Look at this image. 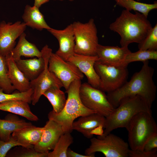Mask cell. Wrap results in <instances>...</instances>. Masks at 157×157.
Returning a JSON list of instances; mask_svg holds the SVG:
<instances>
[{"mask_svg": "<svg viewBox=\"0 0 157 157\" xmlns=\"http://www.w3.org/2000/svg\"><path fill=\"white\" fill-rule=\"evenodd\" d=\"M141 69L133 74L129 81L112 92L107 93V97L114 108L123 98L139 95L151 108L155 99L157 87L153 80L154 69L149 60L144 62Z\"/></svg>", "mask_w": 157, "mask_h": 157, "instance_id": "1", "label": "cell"}, {"mask_svg": "<svg viewBox=\"0 0 157 157\" xmlns=\"http://www.w3.org/2000/svg\"><path fill=\"white\" fill-rule=\"evenodd\" d=\"M152 27L147 17L143 14L136 11L132 13L126 9L109 27L111 30L119 35L122 47H128L133 43H140Z\"/></svg>", "mask_w": 157, "mask_h": 157, "instance_id": "2", "label": "cell"}, {"mask_svg": "<svg viewBox=\"0 0 157 157\" xmlns=\"http://www.w3.org/2000/svg\"><path fill=\"white\" fill-rule=\"evenodd\" d=\"M81 80L73 81L66 90L67 98L62 110L57 113L52 110L48 114L49 119L53 120L60 125L64 133L72 132L73 123L77 118L96 113L85 107L81 101L79 93Z\"/></svg>", "mask_w": 157, "mask_h": 157, "instance_id": "3", "label": "cell"}, {"mask_svg": "<svg viewBox=\"0 0 157 157\" xmlns=\"http://www.w3.org/2000/svg\"><path fill=\"white\" fill-rule=\"evenodd\" d=\"M141 112L152 114L151 108L144 100L138 95L124 98L120 101L110 114L106 118L105 130L101 136H106L114 129L126 128L133 117Z\"/></svg>", "mask_w": 157, "mask_h": 157, "instance_id": "4", "label": "cell"}, {"mask_svg": "<svg viewBox=\"0 0 157 157\" xmlns=\"http://www.w3.org/2000/svg\"><path fill=\"white\" fill-rule=\"evenodd\" d=\"M126 129L129 147L133 151L143 150L147 140L157 133V125L152 114L145 112L135 115Z\"/></svg>", "mask_w": 157, "mask_h": 157, "instance_id": "5", "label": "cell"}, {"mask_svg": "<svg viewBox=\"0 0 157 157\" xmlns=\"http://www.w3.org/2000/svg\"><path fill=\"white\" fill-rule=\"evenodd\" d=\"M72 24L75 38V53L85 56H96L99 44L94 19H91L85 23L75 22Z\"/></svg>", "mask_w": 157, "mask_h": 157, "instance_id": "6", "label": "cell"}, {"mask_svg": "<svg viewBox=\"0 0 157 157\" xmlns=\"http://www.w3.org/2000/svg\"><path fill=\"white\" fill-rule=\"evenodd\" d=\"M91 144L85 151V155L95 157L96 152L106 157H128L130 149L128 143L122 139L110 133L104 137H92Z\"/></svg>", "mask_w": 157, "mask_h": 157, "instance_id": "7", "label": "cell"}, {"mask_svg": "<svg viewBox=\"0 0 157 157\" xmlns=\"http://www.w3.org/2000/svg\"><path fill=\"white\" fill-rule=\"evenodd\" d=\"M127 67L111 65L97 60L94 67L100 79L99 89L108 93L121 87L127 81Z\"/></svg>", "mask_w": 157, "mask_h": 157, "instance_id": "8", "label": "cell"}, {"mask_svg": "<svg viewBox=\"0 0 157 157\" xmlns=\"http://www.w3.org/2000/svg\"><path fill=\"white\" fill-rule=\"evenodd\" d=\"M79 93L81 101L85 107L105 117L115 108L105 92L93 87L88 83H81Z\"/></svg>", "mask_w": 157, "mask_h": 157, "instance_id": "9", "label": "cell"}, {"mask_svg": "<svg viewBox=\"0 0 157 157\" xmlns=\"http://www.w3.org/2000/svg\"><path fill=\"white\" fill-rule=\"evenodd\" d=\"M41 51L45 61L44 69L36 78L30 81L31 88L33 90L31 102L33 105L38 102L43 93L50 87L55 86L61 88L63 87L61 81L48 69L49 59L52 50L46 45Z\"/></svg>", "mask_w": 157, "mask_h": 157, "instance_id": "10", "label": "cell"}, {"mask_svg": "<svg viewBox=\"0 0 157 157\" xmlns=\"http://www.w3.org/2000/svg\"><path fill=\"white\" fill-rule=\"evenodd\" d=\"M48 68L61 81L66 90L73 81L84 77V74L74 64L52 52L49 59Z\"/></svg>", "mask_w": 157, "mask_h": 157, "instance_id": "11", "label": "cell"}, {"mask_svg": "<svg viewBox=\"0 0 157 157\" xmlns=\"http://www.w3.org/2000/svg\"><path fill=\"white\" fill-rule=\"evenodd\" d=\"M23 22L18 21L13 23L4 21L0 22V54L6 57L10 55L15 47L16 40L26 29Z\"/></svg>", "mask_w": 157, "mask_h": 157, "instance_id": "12", "label": "cell"}, {"mask_svg": "<svg viewBox=\"0 0 157 157\" xmlns=\"http://www.w3.org/2000/svg\"><path fill=\"white\" fill-rule=\"evenodd\" d=\"M41 139L34 146L38 152L49 153L53 150L60 136L64 132L60 125L56 122L49 119L44 127Z\"/></svg>", "mask_w": 157, "mask_h": 157, "instance_id": "13", "label": "cell"}, {"mask_svg": "<svg viewBox=\"0 0 157 157\" xmlns=\"http://www.w3.org/2000/svg\"><path fill=\"white\" fill-rule=\"evenodd\" d=\"M47 30L58 41L59 47L56 54L66 61L75 53V38L72 24L62 30L51 28Z\"/></svg>", "mask_w": 157, "mask_h": 157, "instance_id": "14", "label": "cell"}, {"mask_svg": "<svg viewBox=\"0 0 157 157\" xmlns=\"http://www.w3.org/2000/svg\"><path fill=\"white\" fill-rule=\"evenodd\" d=\"M98 59L97 56H85L75 53L66 61L74 64L85 75L89 84L99 89L100 79L94 67L95 63Z\"/></svg>", "mask_w": 157, "mask_h": 157, "instance_id": "15", "label": "cell"}, {"mask_svg": "<svg viewBox=\"0 0 157 157\" xmlns=\"http://www.w3.org/2000/svg\"><path fill=\"white\" fill-rule=\"evenodd\" d=\"M131 51L128 47L104 46L99 44L96 50L98 60L116 66H123L127 54Z\"/></svg>", "mask_w": 157, "mask_h": 157, "instance_id": "16", "label": "cell"}, {"mask_svg": "<svg viewBox=\"0 0 157 157\" xmlns=\"http://www.w3.org/2000/svg\"><path fill=\"white\" fill-rule=\"evenodd\" d=\"M106 118L94 113L80 117L72 124L73 130L82 134L85 137L91 138L93 137V131L100 126L105 127Z\"/></svg>", "mask_w": 157, "mask_h": 157, "instance_id": "17", "label": "cell"}, {"mask_svg": "<svg viewBox=\"0 0 157 157\" xmlns=\"http://www.w3.org/2000/svg\"><path fill=\"white\" fill-rule=\"evenodd\" d=\"M43 129L32 124L13 132L11 135L22 146L33 148L40 140Z\"/></svg>", "mask_w": 157, "mask_h": 157, "instance_id": "18", "label": "cell"}, {"mask_svg": "<svg viewBox=\"0 0 157 157\" xmlns=\"http://www.w3.org/2000/svg\"><path fill=\"white\" fill-rule=\"evenodd\" d=\"M6 57L8 68V76L15 90L23 92L31 88L30 81L19 69L10 54Z\"/></svg>", "mask_w": 157, "mask_h": 157, "instance_id": "19", "label": "cell"}, {"mask_svg": "<svg viewBox=\"0 0 157 157\" xmlns=\"http://www.w3.org/2000/svg\"><path fill=\"white\" fill-rule=\"evenodd\" d=\"M26 34L23 33L19 37L17 45L11 51L10 55L15 61L21 58L22 56L26 57L42 56V52L33 44L29 42L26 39Z\"/></svg>", "mask_w": 157, "mask_h": 157, "instance_id": "20", "label": "cell"}, {"mask_svg": "<svg viewBox=\"0 0 157 157\" xmlns=\"http://www.w3.org/2000/svg\"><path fill=\"white\" fill-rule=\"evenodd\" d=\"M32 125L31 123L20 119L14 115H8L5 119H0V140L7 141L10 139L11 133Z\"/></svg>", "mask_w": 157, "mask_h": 157, "instance_id": "21", "label": "cell"}, {"mask_svg": "<svg viewBox=\"0 0 157 157\" xmlns=\"http://www.w3.org/2000/svg\"><path fill=\"white\" fill-rule=\"evenodd\" d=\"M19 69L30 81L36 78L44 70V60L42 56L39 58L27 59L21 58L15 62Z\"/></svg>", "mask_w": 157, "mask_h": 157, "instance_id": "22", "label": "cell"}, {"mask_svg": "<svg viewBox=\"0 0 157 157\" xmlns=\"http://www.w3.org/2000/svg\"><path fill=\"white\" fill-rule=\"evenodd\" d=\"M28 104L21 100L7 101L0 103V110L19 115L29 120L37 121L38 118L31 112Z\"/></svg>", "mask_w": 157, "mask_h": 157, "instance_id": "23", "label": "cell"}, {"mask_svg": "<svg viewBox=\"0 0 157 157\" xmlns=\"http://www.w3.org/2000/svg\"><path fill=\"white\" fill-rule=\"evenodd\" d=\"M22 19L26 26L33 29L42 31L44 29L47 30L51 28L47 23L39 8L35 6H26Z\"/></svg>", "mask_w": 157, "mask_h": 157, "instance_id": "24", "label": "cell"}, {"mask_svg": "<svg viewBox=\"0 0 157 157\" xmlns=\"http://www.w3.org/2000/svg\"><path fill=\"white\" fill-rule=\"evenodd\" d=\"M60 89L57 87H52L43 94L51 104L53 110L57 113H60L63 109L67 100L65 93Z\"/></svg>", "mask_w": 157, "mask_h": 157, "instance_id": "25", "label": "cell"}, {"mask_svg": "<svg viewBox=\"0 0 157 157\" xmlns=\"http://www.w3.org/2000/svg\"><path fill=\"white\" fill-rule=\"evenodd\" d=\"M117 4L130 11L133 10L138 12L147 17L150 12L157 8L156 1L153 4L141 3L134 0H114Z\"/></svg>", "mask_w": 157, "mask_h": 157, "instance_id": "26", "label": "cell"}, {"mask_svg": "<svg viewBox=\"0 0 157 157\" xmlns=\"http://www.w3.org/2000/svg\"><path fill=\"white\" fill-rule=\"evenodd\" d=\"M73 142V138L70 133H65L60 137L53 151L49 152L47 157H67V152Z\"/></svg>", "mask_w": 157, "mask_h": 157, "instance_id": "27", "label": "cell"}, {"mask_svg": "<svg viewBox=\"0 0 157 157\" xmlns=\"http://www.w3.org/2000/svg\"><path fill=\"white\" fill-rule=\"evenodd\" d=\"M150 60H157V50H140L135 52L131 51L126 55L123 63L127 66L130 63L135 61L142 62Z\"/></svg>", "mask_w": 157, "mask_h": 157, "instance_id": "28", "label": "cell"}, {"mask_svg": "<svg viewBox=\"0 0 157 157\" xmlns=\"http://www.w3.org/2000/svg\"><path fill=\"white\" fill-rule=\"evenodd\" d=\"M8 71L6 57L0 54V89L6 93H11L15 90L8 77Z\"/></svg>", "mask_w": 157, "mask_h": 157, "instance_id": "29", "label": "cell"}, {"mask_svg": "<svg viewBox=\"0 0 157 157\" xmlns=\"http://www.w3.org/2000/svg\"><path fill=\"white\" fill-rule=\"evenodd\" d=\"M33 93L32 88L23 92L18 91L11 93H7L0 89V103L11 100H19L26 101L29 103L31 102L32 96Z\"/></svg>", "mask_w": 157, "mask_h": 157, "instance_id": "30", "label": "cell"}, {"mask_svg": "<svg viewBox=\"0 0 157 157\" xmlns=\"http://www.w3.org/2000/svg\"><path fill=\"white\" fill-rule=\"evenodd\" d=\"M139 49L157 50V24L152 27L144 39L138 44Z\"/></svg>", "mask_w": 157, "mask_h": 157, "instance_id": "31", "label": "cell"}, {"mask_svg": "<svg viewBox=\"0 0 157 157\" xmlns=\"http://www.w3.org/2000/svg\"><path fill=\"white\" fill-rule=\"evenodd\" d=\"M17 148L9 154L11 157H47L48 153H41L37 151L33 148H29L22 146Z\"/></svg>", "mask_w": 157, "mask_h": 157, "instance_id": "32", "label": "cell"}, {"mask_svg": "<svg viewBox=\"0 0 157 157\" xmlns=\"http://www.w3.org/2000/svg\"><path fill=\"white\" fill-rule=\"evenodd\" d=\"M17 146L22 145L15 140L12 135L9 140L7 141H3L0 140V157L6 156L10 149Z\"/></svg>", "mask_w": 157, "mask_h": 157, "instance_id": "33", "label": "cell"}, {"mask_svg": "<svg viewBox=\"0 0 157 157\" xmlns=\"http://www.w3.org/2000/svg\"><path fill=\"white\" fill-rule=\"evenodd\" d=\"M129 157H157V149L149 151L143 150L133 151L130 149Z\"/></svg>", "mask_w": 157, "mask_h": 157, "instance_id": "34", "label": "cell"}, {"mask_svg": "<svg viewBox=\"0 0 157 157\" xmlns=\"http://www.w3.org/2000/svg\"><path fill=\"white\" fill-rule=\"evenodd\" d=\"M157 149V133L150 136L147 141L143 147V150L149 151Z\"/></svg>", "mask_w": 157, "mask_h": 157, "instance_id": "35", "label": "cell"}, {"mask_svg": "<svg viewBox=\"0 0 157 157\" xmlns=\"http://www.w3.org/2000/svg\"><path fill=\"white\" fill-rule=\"evenodd\" d=\"M67 157H92L91 156L83 155L74 152L70 148H68L67 152Z\"/></svg>", "mask_w": 157, "mask_h": 157, "instance_id": "36", "label": "cell"}, {"mask_svg": "<svg viewBox=\"0 0 157 157\" xmlns=\"http://www.w3.org/2000/svg\"><path fill=\"white\" fill-rule=\"evenodd\" d=\"M49 0H34V6L39 8L42 5L48 2ZM58 0L62 1L63 0Z\"/></svg>", "mask_w": 157, "mask_h": 157, "instance_id": "37", "label": "cell"}, {"mask_svg": "<svg viewBox=\"0 0 157 157\" xmlns=\"http://www.w3.org/2000/svg\"><path fill=\"white\" fill-rule=\"evenodd\" d=\"M69 0V1H73L74 0Z\"/></svg>", "mask_w": 157, "mask_h": 157, "instance_id": "38", "label": "cell"}, {"mask_svg": "<svg viewBox=\"0 0 157 157\" xmlns=\"http://www.w3.org/2000/svg\"><path fill=\"white\" fill-rule=\"evenodd\" d=\"M137 1H139L140 0H136Z\"/></svg>", "mask_w": 157, "mask_h": 157, "instance_id": "39", "label": "cell"}]
</instances>
